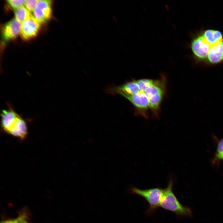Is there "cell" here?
<instances>
[{
  "label": "cell",
  "instance_id": "1",
  "mask_svg": "<svg viewBox=\"0 0 223 223\" xmlns=\"http://www.w3.org/2000/svg\"><path fill=\"white\" fill-rule=\"evenodd\" d=\"M173 180L170 178L167 187L164 190L160 207L174 213L179 216L192 217V212L190 208L182 205L173 192Z\"/></svg>",
  "mask_w": 223,
  "mask_h": 223
},
{
  "label": "cell",
  "instance_id": "2",
  "mask_svg": "<svg viewBox=\"0 0 223 223\" xmlns=\"http://www.w3.org/2000/svg\"><path fill=\"white\" fill-rule=\"evenodd\" d=\"M164 189L160 187L141 189L135 187L130 188V193L137 195L144 198L149 204V208L147 213L154 212L160 207V203L163 195Z\"/></svg>",
  "mask_w": 223,
  "mask_h": 223
},
{
  "label": "cell",
  "instance_id": "3",
  "mask_svg": "<svg viewBox=\"0 0 223 223\" xmlns=\"http://www.w3.org/2000/svg\"><path fill=\"white\" fill-rule=\"evenodd\" d=\"M52 5L51 0H38L33 13L34 17L41 24L46 23L51 18Z\"/></svg>",
  "mask_w": 223,
  "mask_h": 223
},
{
  "label": "cell",
  "instance_id": "4",
  "mask_svg": "<svg viewBox=\"0 0 223 223\" xmlns=\"http://www.w3.org/2000/svg\"><path fill=\"white\" fill-rule=\"evenodd\" d=\"M190 47L195 57L199 59L204 60L207 58L211 46L201 35L193 39Z\"/></svg>",
  "mask_w": 223,
  "mask_h": 223
},
{
  "label": "cell",
  "instance_id": "5",
  "mask_svg": "<svg viewBox=\"0 0 223 223\" xmlns=\"http://www.w3.org/2000/svg\"><path fill=\"white\" fill-rule=\"evenodd\" d=\"M41 24L32 15L21 24L20 34L24 39L27 40L35 37L38 33Z\"/></svg>",
  "mask_w": 223,
  "mask_h": 223
},
{
  "label": "cell",
  "instance_id": "6",
  "mask_svg": "<svg viewBox=\"0 0 223 223\" xmlns=\"http://www.w3.org/2000/svg\"><path fill=\"white\" fill-rule=\"evenodd\" d=\"M21 24L15 19H13L6 23L2 29L3 39L8 41L15 39L20 33Z\"/></svg>",
  "mask_w": 223,
  "mask_h": 223
},
{
  "label": "cell",
  "instance_id": "7",
  "mask_svg": "<svg viewBox=\"0 0 223 223\" xmlns=\"http://www.w3.org/2000/svg\"><path fill=\"white\" fill-rule=\"evenodd\" d=\"M132 104L136 109L141 112H146L150 108L149 102L143 92L139 91L135 94L123 96Z\"/></svg>",
  "mask_w": 223,
  "mask_h": 223
},
{
  "label": "cell",
  "instance_id": "8",
  "mask_svg": "<svg viewBox=\"0 0 223 223\" xmlns=\"http://www.w3.org/2000/svg\"><path fill=\"white\" fill-rule=\"evenodd\" d=\"M1 112V125L2 129L8 133L20 116L10 106Z\"/></svg>",
  "mask_w": 223,
  "mask_h": 223
},
{
  "label": "cell",
  "instance_id": "9",
  "mask_svg": "<svg viewBox=\"0 0 223 223\" xmlns=\"http://www.w3.org/2000/svg\"><path fill=\"white\" fill-rule=\"evenodd\" d=\"M7 133L22 140L25 139L28 133L27 126L21 116H19Z\"/></svg>",
  "mask_w": 223,
  "mask_h": 223
},
{
  "label": "cell",
  "instance_id": "10",
  "mask_svg": "<svg viewBox=\"0 0 223 223\" xmlns=\"http://www.w3.org/2000/svg\"><path fill=\"white\" fill-rule=\"evenodd\" d=\"M207 59L211 64H216L223 61V42L211 46Z\"/></svg>",
  "mask_w": 223,
  "mask_h": 223
},
{
  "label": "cell",
  "instance_id": "11",
  "mask_svg": "<svg viewBox=\"0 0 223 223\" xmlns=\"http://www.w3.org/2000/svg\"><path fill=\"white\" fill-rule=\"evenodd\" d=\"M203 35L211 47L223 42L222 34L217 30H207L204 32Z\"/></svg>",
  "mask_w": 223,
  "mask_h": 223
},
{
  "label": "cell",
  "instance_id": "12",
  "mask_svg": "<svg viewBox=\"0 0 223 223\" xmlns=\"http://www.w3.org/2000/svg\"><path fill=\"white\" fill-rule=\"evenodd\" d=\"M15 19L21 23L32 16L30 12L23 6L15 10Z\"/></svg>",
  "mask_w": 223,
  "mask_h": 223
},
{
  "label": "cell",
  "instance_id": "13",
  "mask_svg": "<svg viewBox=\"0 0 223 223\" xmlns=\"http://www.w3.org/2000/svg\"><path fill=\"white\" fill-rule=\"evenodd\" d=\"M156 80L149 79H143L136 80L140 91H144L147 88L153 85Z\"/></svg>",
  "mask_w": 223,
  "mask_h": 223
},
{
  "label": "cell",
  "instance_id": "14",
  "mask_svg": "<svg viewBox=\"0 0 223 223\" xmlns=\"http://www.w3.org/2000/svg\"><path fill=\"white\" fill-rule=\"evenodd\" d=\"M215 157L216 160L223 161V139L218 142Z\"/></svg>",
  "mask_w": 223,
  "mask_h": 223
},
{
  "label": "cell",
  "instance_id": "15",
  "mask_svg": "<svg viewBox=\"0 0 223 223\" xmlns=\"http://www.w3.org/2000/svg\"><path fill=\"white\" fill-rule=\"evenodd\" d=\"M26 0H7V3L11 8L16 10L25 4Z\"/></svg>",
  "mask_w": 223,
  "mask_h": 223
},
{
  "label": "cell",
  "instance_id": "16",
  "mask_svg": "<svg viewBox=\"0 0 223 223\" xmlns=\"http://www.w3.org/2000/svg\"><path fill=\"white\" fill-rule=\"evenodd\" d=\"M38 0H26L25 5L26 8L30 12H33Z\"/></svg>",
  "mask_w": 223,
  "mask_h": 223
},
{
  "label": "cell",
  "instance_id": "17",
  "mask_svg": "<svg viewBox=\"0 0 223 223\" xmlns=\"http://www.w3.org/2000/svg\"><path fill=\"white\" fill-rule=\"evenodd\" d=\"M19 218L16 219L3 221L1 223H19Z\"/></svg>",
  "mask_w": 223,
  "mask_h": 223
},
{
  "label": "cell",
  "instance_id": "18",
  "mask_svg": "<svg viewBox=\"0 0 223 223\" xmlns=\"http://www.w3.org/2000/svg\"><path fill=\"white\" fill-rule=\"evenodd\" d=\"M27 223H28V222H27Z\"/></svg>",
  "mask_w": 223,
  "mask_h": 223
}]
</instances>
